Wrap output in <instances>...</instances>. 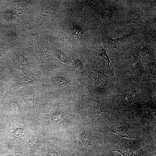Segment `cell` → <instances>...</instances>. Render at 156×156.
Here are the masks:
<instances>
[{"label": "cell", "mask_w": 156, "mask_h": 156, "mask_svg": "<svg viewBox=\"0 0 156 156\" xmlns=\"http://www.w3.org/2000/svg\"><path fill=\"white\" fill-rule=\"evenodd\" d=\"M23 132L24 131L22 129L17 128L14 129V131L12 133H13L12 134L15 136H18L22 135V134Z\"/></svg>", "instance_id": "f1b7e54d"}, {"label": "cell", "mask_w": 156, "mask_h": 156, "mask_svg": "<svg viewBox=\"0 0 156 156\" xmlns=\"http://www.w3.org/2000/svg\"><path fill=\"white\" fill-rule=\"evenodd\" d=\"M44 73L45 92L55 99L80 101L86 93V83L70 69L57 67Z\"/></svg>", "instance_id": "6da1fadb"}, {"label": "cell", "mask_w": 156, "mask_h": 156, "mask_svg": "<svg viewBox=\"0 0 156 156\" xmlns=\"http://www.w3.org/2000/svg\"><path fill=\"white\" fill-rule=\"evenodd\" d=\"M68 27L72 34L79 40L81 42L86 41V33L79 24L71 21L69 23Z\"/></svg>", "instance_id": "ffe728a7"}, {"label": "cell", "mask_w": 156, "mask_h": 156, "mask_svg": "<svg viewBox=\"0 0 156 156\" xmlns=\"http://www.w3.org/2000/svg\"><path fill=\"white\" fill-rule=\"evenodd\" d=\"M97 4L95 1H86L82 2L72 10L74 12L83 13L95 10Z\"/></svg>", "instance_id": "7402d4cb"}, {"label": "cell", "mask_w": 156, "mask_h": 156, "mask_svg": "<svg viewBox=\"0 0 156 156\" xmlns=\"http://www.w3.org/2000/svg\"><path fill=\"white\" fill-rule=\"evenodd\" d=\"M8 107L12 112L16 113H21L22 110L19 104L14 100H10L8 104Z\"/></svg>", "instance_id": "d4e9b609"}, {"label": "cell", "mask_w": 156, "mask_h": 156, "mask_svg": "<svg viewBox=\"0 0 156 156\" xmlns=\"http://www.w3.org/2000/svg\"><path fill=\"white\" fill-rule=\"evenodd\" d=\"M98 45L91 54L90 64L92 68L102 71L113 72L110 67V61L106 50L101 46L100 40Z\"/></svg>", "instance_id": "9c48e42d"}, {"label": "cell", "mask_w": 156, "mask_h": 156, "mask_svg": "<svg viewBox=\"0 0 156 156\" xmlns=\"http://www.w3.org/2000/svg\"><path fill=\"white\" fill-rule=\"evenodd\" d=\"M113 108L116 113L132 109L135 102H147L146 91L127 79L116 77L108 94L102 100Z\"/></svg>", "instance_id": "7a4b0ae2"}, {"label": "cell", "mask_w": 156, "mask_h": 156, "mask_svg": "<svg viewBox=\"0 0 156 156\" xmlns=\"http://www.w3.org/2000/svg\"><path fill=\"white\" fill-rule=\"evenodd\" d=\"M125 70L116 71V76L128 80L139 87L146 90L151 81L150 80L144 65L138 57L132 54L129 62Z\"/></svg>", "instance_id": "5b68a950"}, {"label": "cell", "mask_w": 156, "mask_h": 156, "mask_svg": "<svg viewBox=\"0 0 156 156\" xmlns=\"http://www.w3.org/2000/svg\"><path fill=\"white\" fill-rule=\"evenodd\" d=\"M155 62L151 60L146 63L145 70L151 81H156Z\"/></svg>", "instance_id": "603a6c76"}, {"label": "cell", "mask_w": 156, "mask_h": 156, "mask_svg": "<svg viewBox=\"0 0 156 156\" xmlns=\"http://www.w3.org/2000/svg\"><path fill=\"white\" fill-rule=\"evenodd\" d=\"M80 112L97 120L114 118L116 112L107 103L92 97L86 93L79 102Z\"/></svg>", "instance_id": "277c9868"}, {"label": "cell", "mask_w": 156, "mask_h": 156, "mask_svg": "<svg viewBox=\"0 0 156 156\" xmlns=\"http://www.w3.org/2000/svg\"><path fill=\"white\" fill-rule=\"evenodd\" d=\"M142 15V10L140 4L128 12L125 21V23L128 25L137 23L140 21Z\"/></svg>", "instance_id": "d6986e66"}, {"label": "cell", "mask_w": 156, "mask_h": 156, "mask_svg": "<svg viewBox=\"0 0 156 156\" xmlns=\"http://www.w3.org/2000/svg\"><path fill=\"white\" fill-rule=\"evenodd\" d=\"M3 78L0 79V87H1L4 84Z\"/></svg>", "instance_id": "4dcf8cb0"}, {"label": "cell", "mask_w": 156, "mask_h": 156, "mask_svg": "<svg viewBox=\"0 0 156 156\" xmlns=\"http://www.w3.org/2000/svg\"><path fill=\"white\" fill-rule=\"evenodd\" d=\"M48 155V156H59L57 153L54 151H49Z\"/></svg>", "instance_id": "f546056e"}, {"label": "cell", "mask_w": 156, "mask_h": 156, "mask_svg": "<svg viewBox=\"0 0 156 156\" xmlns=\"http://www.w3.org/2000/svg\"><path fill=\"white\" fill-rule=\"evenodd\" d=\"M131 106L138 114L140 123H156L155 103L136 102L133 103Z\"/></svg>", "instance_id": "30bf717a"}, {"label": "cell", "mask_w": 156, "mask_h": 156, "mask_svg": "<svg viewBox=\"0 0 156 156\" xmlns=\"http://www.w3.org/2000/svg\"><path fill=\"white\" fill-rule=\"evenodd\" d=\"M36 41L39 50V65L44 70L48 71L57 67L50 52L48 36L44 33H31Z\"/></svg>", "instance_id": "8992f818"}, {"label": "cell", "mask_w": 156, "mask_h": 156, "mask_svg": "<svg viewBox=\"0 0 156 156\" xmlns=\"http://www.w3.org/2000/svg\"><path fill=\"white\" fill-rule=\"evenodd\" d=\"M128 35H125L117 38H112L108 36L110 49L113 53H117L126 42Z\"/></svg>", "instance_id": "44dd1931"}, {"label": "cell", "mask_w": 156, "mask_h": 156, "mask_svg": "<svg viewBox=\"0 0 156 156\" xmlns=\"http://www.w3.org/2000/svg\"><path fill=\"white\" fill-rule=\"evenodd\" d=\"M138 125L137 133L139 139L149 143L155 147L156 143V123H140Z\"/></svg>", "instance_id": "4fadbf2b"}, {"label": "cell", "mask_w": 156, "mask_h": 156, "mask_svg": "<svg viewBox=\"0 0 156 156\" xmlns=\"http://www.w3.org/2000/svg\"><path fill=\"white\" fill-rule=\"evenodd\" d=\"M1 55L0 54V57H1Z\"/></svg>", "instance_id": "836d02e7"}, {"label": "cell", "mask_w": 156, "mask_h": 156, "mask_svg": "<svg viewBox=\"0 0 156 156\" xmlns=\"http://www.w3.org/2000/svg\"><path fill=\"white\" fill-rule=\"evenodd\" d=\"M39 136V130L36 129L32 138L25 145V147L28 149H31L36 147L37 143Z\"/></svg>", "instance_id": "cb8c5ba5"}, {"label": "cell", "mask_w": 156, "mask_h": 156, "mask_svg": "<svg viewBox=\"0 0 156 156\" xmlns=\"http://www.w3.org/2000/svg\"><path fill=\"white\" fill-rule=\"evenodd\" d=\"M155 21H156V19L155 18V19H154V24L155 25V26H156Z\"/></svg>", "instance_id": "1f68e13d"}, {"label": "cell", "mask_w": 156, "mask_h": 156, "mask_svg": "<svg viewBox=\"0 0 156 156\" xmlns=\"http://www.w3.org/2000/svg\"></svg>", "instance_id": "e575fe53"}, {"label": "cell", "mask_w": 156, "mask_h": 156, "mask_svg": "<svg viewBox=\"0 0 156 156\" xmlns=\"http://www.w3.org/2000/svg\"><path fill=\"white\" fill-rule=\"evenodd\" d=\"M25 138V135H22L19 137H15L14 139V141L17 144H20L24 141Z\"/></svg>", "instance_id": "83f0119b"}, {"label": "cell", "mask_w": 156, "mask_h": 156, "mask_svg": "<svg viewBox=\"0 0 156 156\" xmlns=\"http://www.w3.org/2000/svg\"><path fill=\"white\" fill-rule=\"evenodd\" d=\"M140 148L129 145L122 138L117 137L109 148L111 151H117L123 156H137Z\"/></svg>", "instance_id": "5bb4252c"}, {"label": "cell", "mask_w": 156, "mask_h": 156, "mask_svg": "<svg viewBox=\"0 0 156 156\" xmlns=\"http://www.w3.org/2000/svg\"><path fill=\"white\" fill-rule=\"evenodd\" d=\"M88 73L86 93L92 98L102 100L108 94L115 82L113 72L91 68L88 70Z\"/></svg>", "instance_id": "3957f363"}, {"label": "cell", "mask_w": 156, "mask_h": 156, "mask_svg": "<svg viewBox=\"0 0 156 156\" xmlns=\"http://www.w3.org/2000/svg\"><path fill=\"white\" fill-rule=\"evenodd\" d=\"M1 126V124L0 123V128Z\"/></svg>", "instance_id": "d6a6232c"}, {"label": "cell", "mask_w": 156, "mask_h": 156, "mask_svg": "<svg viewBox=\"0 0 156 156\" xmlns=\"http://www.w3.org/2000/svg\"><path fill=\"white\" fill-rule=\"evenodd\" d=\"M7 4L3 12L14 15L19 18L29 29L31 25L28 21L26 12L27 8L31 1L30 0H11Z\"/></svg>", "instance_id": "8fae6325"}, {"label": "cell", "mask_w": 156, "mask_h": 156, "mask_svg": "<svg viewBox=\"0 0 156 156\" xmlns=\"http://www.w3.org/2000/svg\"><path fill=\"white\" fill-rule=\"evenodd\" d=\"M136 53L138 57L143 60H153L155 56L153 49L148 45L143 43L138 45Z\"/></svg>", "instance_id": "ac0fdd59"}, {"label": "cell", "mask_w": 156, "mask_h": 156, "mask_svg": "<svg viewBox=\"0 0 156 156\" xmlns=\"http://www.w3.org/2000/svg\"><path fill=\"white\" fill-rule=\"evenodd\" d=\"M43 74L37 71L34 73L25 75L20 78L12 85V88L16 89L20 87L30 85L37 84L42 82Z\"/></svg>", "instance_id": "2e32d148"}, {"label": "cell", "mask_w": 156, "mask_h": 156, "mask_svg": "<svg viewBox=\"0 0 156 156\" xmlns=\"http://www.w3.org/2000/svg\"><path fill=\"white\" fill-rule=\"evenodd\" d=\"M94 127L97 133L103 134L107 133H115L117 137L126 138L129 139L134 145L140 148L141 140L135 136L129 129L123 127H118L115 129H112L108 127L103 120H98L94 124Z\"/></svg>", "instance_id": "ba28073f"}, {"label": "cell", "mask_w": 156, "mask_h": 156, "mask_svg": "<svg viewBox=\"0 0 156 156\" xmlns=\"http://www.w3.org/2000/svg\"><path fill=\"white\" fill-rule=\"evenodd\" d=\"M150 147L147 146L144 148L140 149L139 151L137 156H150Z\"/></svg>", "instance_id": "4316f807"}, {"label": "cell", "mask_w": 156, "mask_h": 156, "mask_svg": "<svg viewBox=\"0 0 156 156\" xmlns=\"http://www.w3.org/2000/svg\"><path fill=\"white\" fill-rule=\"evenodd\" d=\"M6 54L9 61L14 67L25 75L37 71L30 63L27 54L14 45L8 49Z\"/></svg>", "instance_id": "52a82bcc"}, {"label": "cell", "mask_w": 156, "mask_h": 156, "mask_svg": "<svg viewBox=\"0 0 156 156\" xmlns=\"http://www.w3.org/2000/svg\"><path fill=\"white\" fill-rule=\"evenodd\" d=\"M102 21L103 22L104 27H106L108 26L111 20V15L108 12H104L100 14Z\"/></svg>", "instance_id": "484cf974"}, {"label": "cell", "mask_w": 156, "mask_h": 156, "mask_svg": "<svg viewBox=\"0 0 156 156\" xmlns=\"http://www.w3.org/2000/svg\"><path fill=\"white\" fill-rule=\"evenodd\" d=\"M43 8L41 12L42 18L48 20L51 18L57 10V4L55 1H43Z\"/></svg>", "instance_id": "e0dca14e"}, {"label": "cell", "mask_w": 156, "mask_h": 156, "mask_svg": "<svg viewBox=\"0 0 156 156\" xmlns=\"http://www.w3.org/2000/svg\"><path fill=\"white\" fill-rule=\"evenodd\" d=\"M34 87V86H29L23 88L21 90L20 96L25 103L29 115L32 118L36 119L38 117L34 107L36 91Z\"/></svg>", "instance_id": "9a60e30c"}, {"label": "cell", "mask_w": 156, "mask_h": 156, "mask_svg": "<svg viewBox=\"0 0 156 156\" xmlns=\"http://www.w3.org/2000/svg\"><path fill=\"white\" fill-rule=\"evenodd\" d=\"M114 118L121 127L129 129L140 123L139 116L133 108L116 112Z\"/></svg>", "instance_id": "7c38bea8"}]
</instances>
